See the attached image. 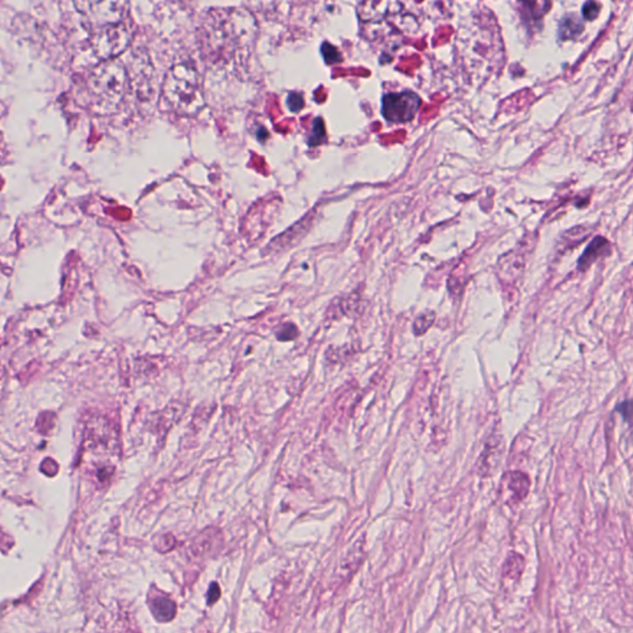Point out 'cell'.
Returning <instances> with one entry per match:
<instances>
[{
  "label": "cell",
  "instance_id": "ac0fdd59",
  "mask_svg": "<svg viewBox=\"0 0 633 633\" xmlns=\"http://www.w3.org/2000/svg\"><path fill=\"white\" fill-rule=\"evenodd\" d=\"M207 597H208L209 605H213V603L218 602L219 597H221V587H219L218 584H212L208 590V596Z\"/></svg>",
  "mask_w": 633,
  "mask_h": 633
},
{
  "label": "cell",
  "instance_id": "30bf717a",
  "mask_svg": "<svg viewBox=\"0 0 633 633\" xmlns=\"http://www.w3.org/2000/svg\"><path fill=\"white\" fill-rule=\"evenodd\" d=\"M510 487H511L513 493L519 496V499H522V497L528 495V477L522 473H513L511 483H510Z\"/></svg>",
  "mask_w": 633,
  "mask_h": 633
},
{
  "label": "cell",
  "instance_id": "2e32d148",
  "mask_svg": "<svg viewBox=\"0 0 633 633\" xmlns=\"http://www.w3.org/2000/svg\"><path fill=\"white\" fill-rule=\"evenodd\" d=\"M287 105H289L291 111L299 112L305 106V102H303V97L300 93H291L289 99H287Z\"/></svg>",
  "mask_w": 633,
  "mask_h": 633
},
{
  "label": "cell",
  "instance_id": "4fadbf2b",
  "mask_svg": "<svg viewBox=\"0 0 633 633\" xmlns=\"http://www.w3.org/2000/svg\"><path fill=\"white\" fill-rule=\"evenodd\" d=\"M323 56H325L327 63H337L342 61V55L337 50V47L333 46V45L325 43L322 47Z\"/></svg>",
  "mask_w": 633,
  "mask_h": 633
},
{
  "label": "cell",
  "instance_id": "9a60e30c",
  "mask_svg": "<svg viewBox=\"0 0 633 633\" xmlns=\"http://www.w3.org/2000/svg\"><path fill=\"white\" fill-rule=\"evenodd\" d=\"M600 13V5L597 3L587 2L583 5V16L587 21H594Z\"/></svg>",
  "mask_w": 633,
  "mask_h": 633
},
{
  "label": "cell",
  "instance_id": "6da1fadb",
  "mask_svg": "<svg viewBox=\"0 0 633 633\" xmlns=\"http://www.w3.org/2000/svg\"><path fill=\"white\" fill-rule=\"evenodd\" d=\"M87 87L93 111L101 115L116 112L131 87L127 67L119 60L102 61L90 71Z\"/></svg>",
  "mask_w": 633,
  "mask_h": 633
},
{
  "label": "cell",
  "instance_id": "d6986e66",
  "mask_svg": "<svg viewBox=\"0 0 633 633\" xmlns=\"http://www.w3.org/2000/svg\"><path fill=\"white\" fill-rule=\"evenodd\" d=\"M631 401H626L621 403V405H619L618 409H616V411L621 413L623 418H625L628 422L629 421V418H631Z\"/></svg>",
  "mask_w": 633,
  "mask_h": 633
},
{
  "label": "cell",
  "instance_id": "52a82bcc",
  "mask_svg": "<svg viewBox=\"0 0 633 633\" xmlns=\"http://www.w3.org/2000/svg\"><path fill=\"white\" fill-rule=\"evenodd\" d=\"M607 247H609V243H607L606 239L602 237L594 239L589 247L587 248V250L584 251V254L581 255L579 263H578L579 270H587L603 253Z\"/></svg>",
  "mask_w": 633,
  "mask_h": 633
},
{
  "label": "cell",
  "instance_id": "3957f363",
  "mask_svg": "<svg viewBox=\"0 0 633 633\" xmlns=\"http://www.w3.org/2000/svg\"><path fill=\"white\" fill-rule=\"evenodd\" d=\"M131 24L128 21H124L118 22V24L97 28L92 32L90 45L99 60H115L119 55L127 50L131 43Z\"/></svg>",
  "mask_w": 633,
  "mask_h": 633
},
{
  "label": "cell",
  "instance_id": "e0dca14e",
  "mask_svg": "<svg viewBox=\"0 0 633 633\" xmlns=\"http://www.w3.org/2000/svg\"><path fill=\"white\" fill-rule=\"evenodd\" d=\"M174 544H176V539H174L173 536H164V538L161 539L160 542V544L163 545H161V547H158V551L163 552V553H166V552H170L171 549L174 547Z\"/></svg>",
  "mask_w": 633,
  "mask_h": 633
},
{
  "label": "cell",
  "instance_id": "277c9868",
  "mask_svg": "<svg viewBox=\"0 0 633 633\" xmlns=\"http://www.w3.org/2000/svg\"><path fill=\"white\" fill-rule=\"evenodd\" d=\"M421 106V98L411 90L387 93L383 98V115L390 122H411Z\"/></svg>",
  "mask_w": 633,
  "mask_h": 633
},
{
  "label": "cell",
  "instance_id": "9c48e42d",
  "mask_svg": "<svg viewBox=\"0 0 633 633\" xmlns=\"http://www.w3.org/2000/svg\"><path fill=\"white\" fill-rule=\"evenodd\" d=\"M359 301L354 297L342 300L341 302L333 303L328 309V315L332 319L339 318V316H351L353 313L359 311Z\"/></svg>",
  "mask_w": 633,
  "mask_h": 633
},
{
  "label": "cell",
  "instance_id": "ba28073f",
  "mask_svg": "<svg viewBox=\"0 0 633 633\" xmlns=\"http://www.w3.org/2000/svg\"><path fill=\"white\" fill-rule=\"evenodd\" d=\"M584 30L583 22L576 15H567L560 22L561 40H571L579 37Z\"/></svg>",
  "mask_w": 633,
  "mask_h": 633
},
{
  "label": "cell",
  "instance_id": "7a4b0ae2",
  "mask_svg": "<svg viewBox=\"0 0 633 633\" xmlns=\"http://www.w3.org/2000/svg\"><path fill=\"white\" fill-rule=\"evenodd\" d=\"M165 99L177 114L193 116L205 106L201 80L192 66L180 63L173 66L165 77Z\"/></svg>",
  "mask_w": 633,
  "mask_h": 633
},
{
  "label": "cell",
  "instance_id": "8fae6325",
  "mask_svg": "<svg viewBox=\"0 0 633 633\" xmlns=\"http://www.w3.org/2000/svg\"><path fill=\"white\" fill-rule=\"evenodd\" d=\"M435 313L433 311H427V312L422 313L421 316H418V319H416V321H415V325H413V329H415V334L416 335L425 334V333L427 332L428 329L432 327L433 322H435Z\"/></svg>",
  "mask_w": 633,
  "mask_h": 633
},
{
  "label": "cell",
  "instance_id": "5bb4252c",
  "mask_svg": "<svg viewBox=\"0 0 633 633\" xmlns=\"http://www.w3.org/2000/svg\"><path fill=\"white\" fill-rule=\"evenodd\" d=\"M297 335H299V329H297L296 325L287 323V325H283V327L280 329L277 338L283 342H289L295 339Z\"/></svg>",
  "mask_w": 633,
  "mask_h": 633
},
{
  "label": "cell",
  "instance_id": "5b68a950",
  "mask_svg": "<svg viewBox=\"0 0 633 633\" xmlns=\"http://www.w3.org/2000/svg\"><path fill=\"white\" fill-rule=\"evenodd\" d=\"M77 11L89 19L97 27L118 24L128 15V3L125 2H76Z\"/></svg>",
  "mask_w": 633,
  "mask_h": 633
},
{
  "label": "cell",
  "instance_id": "8992f818",
  "mask_svg": "<svg viewBox=\"0 0 633 633\" xmlns=\"http://www.w3.org/2000/svg\"><path fill=\"white\" fill-rule=\"evenodd\" d=\"M151 612H153L155 619L160 622L173 621L176 616L177 607L173 600L166 596H158L151 603Z\"/></svg>",
  "mask_w": 633,
  "mask_h": 633
},
{
  "label": "cell",
  "instance_id": "7c38bea8",
  "mask_svg": "<svg viewBox=\"0 0 633 633\" xmlns=\"http://www.w3.org/2000/svg\"><path fill=\"white\" fill-rule=\"evenodd\" d=\"M325 124H323L321 119H316L315 124H313V132L311 138H309V144L313 145V147L321 144L323 139H325Z\"/></svg>",
  "mask_w": 633,
  "mask_h": 633
}]
</instances>
